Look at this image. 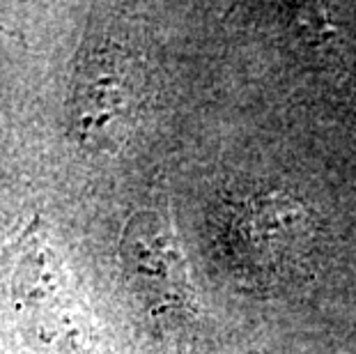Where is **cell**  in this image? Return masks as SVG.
I'll return each mask as SVG.
<instances>
[{
  "label": "cell",
  "mask_w": 356,
  "mask_h": 354,
  "mask_svg": "<svg viewBox=\"0 0 356 354\" xmlns=\"http://www.w3.org/2000/svg\"><path fill=\"white\" fill-rule=\"evenodd\" d=\"M306 239V216L287 198H260L246 205L232 221L234 255L255 274H280L297 260Z\"/></svg>",
  "instance_id": "3"
},
{
  "label": "cell",
  "mask_w": 356,
  "mask_h": 354,
  "mask_svg": "<svg viewBox=\"0 0 356 354\" xmlns=\"http://www.w3.org/2000/svg\"><path fill=\"white\" fill-rule=\"evenodd\" d=\"M120 255L129 281L149 306H193L179 242L161 214L131 216L120 242Z\"/></svg>",
  "instance_id": "2"
},
{
  "label": "cell",
  "mask_w": 356,
  "mask_h": 354,
  "mask_svg": "<svg viewBox=\"0 0 356 354\" xmlns=\"http://www.w3.org/2000/svg\"><path fill=\"white\" fill-rule=\"evenodd\" d=\"M138 70L129 54L108 40L88 42L74 72L70 115L81 145L115 150L138 111Z\"/></svg>",
  "instance_id": "1"
}]
</instances>
